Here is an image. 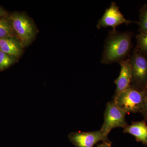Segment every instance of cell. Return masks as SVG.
Wrapping results in <instances>:
<instances>
[{
	"label": "cell",
	"instance_id": "obj_1",
	"mask_svg": "<svg viewBox=\"0 0 147 147\" xmlns=\"http://www.w3.org/2000/svg\"><path fill=\"white\" fill-rule=\"evenodd\" d=\"M134 33L131 31L111 30L105 40L101 63L109 65L119 63L129 58L132 47Z\"/></svg>",
	"mask_w": 147,
	"mask_h": 147
},
{
	"label": "cell",
	"instance_id": "obj_2",
	"mask_svg": "<svg viewBox=\"0 0 147 147\" xmlns=\"http://www.w3.org/2000/svg\"><path fill=\"white\" fill-rule=\"evenodd\" d=\"M145 89L139 90L130 86L113 96V101L120 109L127 113H141L144 103Z\"/></svg>",
	"mask_w": 147,
	"mask_h": 147
},
{
	"label": "cell",
	"instance_id": "obj_3",
	"mask_svg": "<svg viewBox=\"0 0 147 147\" xmlns=\"http://www.w3.org/2000/svg\"><path fill=\"white\" fill-rule=\"evenodd\" d=\"M15 37L23 47L28 46L34 39L36 28L28 16L23 13H14L8 17Z\"/></svg>",
	"mask_w": 147,
	"mask_h": 147
},
{
	"label": "cell",
	"instance_id": "obj_4",
	"mask_svg": "<svg viewBox=\"0 0 147 147\" xmlns=\"http://www.w3.org/2000/svg\"><path fill=\"white\" fill-rule=\"evenodd\" d=\"M132 71L131 86L139 90H144L147 86V56L136 47L129 57Z\"/></svg>",
	"mask_w": 147,
	"mask_h": 147
},
{
	"label": "cell",
	"instance_id": "obj_5",
	"mask_svg": "<svg viewBox=\"0 0 147 147\" xmlns=\"http://www.w3.org/2000/svg\"><path fill=\"white\" fill-rule=\"evenodd\" d=\"M126 113L120 109L113 101L107 103L104 113V122L100 131L105 136L108 134L113 128H124L128 125L125 119Z\"/></svg>",
	"mask_w": 147,
	"mask_h": 147
},
{
	"label": "cell",
	"instance_id": "obj_6",
	"mask_svg": "<svg viewBox=\"0 0 147 147\" xmlns=\"http://www.w3.org/2000/svg\"><path fill=\"white\" fill-rule=\"evenodd\" d=\"M131 24H137V21H131L126 19L120 10L118 6L115 2H112L108 8L106 9L102 17L99 19L96 24L98 29L111 27L113 30L122 24L127 26Z\"/></svg>",
	"mask_w": 147,
	"mask_h": 147
},
{
	"label": "cell",
	"instance_id": "obj_7",
	"mask_svg": "<svg viewBox=\"0 0 147 147\" xmlns=\"http://www.w3.org/2000/svg\"><path fill=\"white\" fill-rule=\"evenodd\" d=\"M70 142L76 147H93L98 142L109 141L100 130L89 132L76 131L68 135Z\"/></svg>",
	"mask_w": 147,
	"mask_h": 147
},
{
	"label": "cell",
	"instance_id": "obj_8",
	"mask_svg": "<svg viewBox=\"0 0 147 147\" xmlns=\"http://www.w3.org/2000/svg\"><path fill=\"white\" fill-rule=\"evenodd\" d=\"M121 67L120 72L118 78L114 81L116 85L114 96L117 95L131 86L132 71L129 57L119 63Z\"/></svg>",
	"mask_w": 147,
	"mask_h": 147
},
{
	"label": "cell",
	"instance_id": "obj_9",
	"mask_svg": "<svg viewBox=\"0 0 147 147\" xmlns=\"http://www.w3.org/2000/svg\"><path fill=\"white\" fill-rule=\"evenodd\" d=\"M123 132L134 136L137 142L147 145V124L146 121L132 122L130 125L123 128Z\"/></svg>",
	"mask_w": 147,
	"mask_h": 147
},
{
	"label": "cell",
	"instance_id": "obj_10",
	"mask_svg": "<svg viewBox=\"0 0 147 147\" xmlns=\"http://www.w3.org/2000/svg\"><path fill=\"white\" fill-rule=\"evenodd\" d=\"M0 50L17 58L21 56L23 47L15 37L0 38Z\"/></svg>",
	"mask_w": 147,
	"mask_h": 147
},
{
	"label": "cell",
	"instance_id": "obj_11",
	"mask_svg": "<svg viewBox=\"0 0 147 147\" xmlns=\"http://www.w3.org/2000/svg\"><path fill=\"white\" fill-rule=\"evenodd\" d=\"M8 37H15L12 26L8 17L1 18L0 38Z\"/></svg>",
	"mask_w": 147,
	"mask_h": 147
},
{
	"label": "cell",
	"instance_id": "obj_12",
	"mask_svg": "<svg viewBox=\"0 0 147 147\" xmlns=\"http://www.w3.org/2000/svg\"><path fill=\"white\" fill-rule=\"evenodd\" d=\"M17 58L0 50V71L5 69L14 63Z\"/></svg>",
	"mask_w": 147,
	"mask_h": 147
},
{
	"label": "cell",
	"instance_id": "obj_13",
	"mask_svg": "<svg viewBox=\"0 0 147 147\" xmlns=\"http://www.w3.org/2000/svg\"><path fill=\"white\" fill-rule=\"evenodd\" d=\"M136 48L141 53L147 56V32H140L136 36Z\"/></svg>",
	"mask_w": 147,
	"mask_h": 147
},
{
	"label": "cell",
	"instance_id": "obj_14",
	"mask_svg": "<svg viewBox=\"0 0 147 147\" xmlns=\"http://www.w3.org/2000/svg\"><path fill=\"white\" fill-rule=\"evenodd\" d=\"M139 32H147V5H144L139 12Z\"/></svg>",
	"mask_w": 147,
	"mask_h": 147
},
{
	"label": "cell",
	"instance_id": "obj_15",
	"mask_svg": "<svg viewBox=\"0 0 147 147\" xmlns=\"http://www.w3.org/2000/svg\"><path fill=\"white\" fill-rule=\"evenodd\" d=\"M145 92H146V95H145L144 103L141 113L144 117L145 120L147 121V86L145 88Z\"/></svg>",
	"mask_w": 147,
	"mask_h": 147
},
{
	"label": "cell",
	"instance_id": "obj_16",
	"mask_svg": "<svg viewBox=\"0 0 147 147\" xmlns=\"http://www.w3.org/2000/svg\"><path fill=\"white\" fill-rule=\"evenodd\" d=\"M112 143L110 141L102 142V143L99 144L96 147H111Z\"/></svg>",
	"mask_w": 147,
	"mask_h": 147
},
{
	"label": "cell",
	"instance_id": "obj_17",
	"mask_svg": "<svg viewBox=\"0 0 147 147\" xmlns=\"http://www.w3.org/2000/svg\"><path fill=\"white\" fill-rule=\"evenodd\" d=\"M7 14L5 11L0 7V18L7 17Z\"/></svg>",
	"mask_w": 147,
	"mask_h": 147
}]
</instances>
